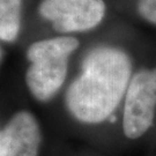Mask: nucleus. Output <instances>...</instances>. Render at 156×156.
I'll return each instance as SVG.
<instances>
[{
    "label": "nucleus",
    "instance_id": "6",
    "mask_svg": "<svg viewBox=\"0 0 156 156\" xmlns=\"http://www.w3.org/2000/svg\"><path fill=\"white\" fill-rule=\"evenodd\" d=\"M22 6L23 0H0V41H16L22 24Z\"/></svg>",
    "mask_w": 156,
    "mask_h": 156
},
{
    "label": "nucleus",
    "instance_id": "8",
    "mask_svg": "<svg viewBox=\"0 0 156 156\" xmlns=\"http://www.w3.org/2000/svg\"><path fill=\"white\" fill-rule=\"evenodd\" d=\"M0 58H1V50H0Z\"/></svg>",
    "mask_w": 156,
    "mask_h": 156
},
{
    "label": "nucleus",
    "instance_id": "2",
    "mask_svg": "<svg viewBox=\"0 0 156 156\" xmlns=\"http://www.w3.org/2000/svg\"><path fill=\"white\" fill-rule=\"evenodd\" d=\"M80 45L76 36L64 35L38 39L29 45L24 80L35 100L49 102L60 91L68 76L69 60Z\"/></svg>",
    "mask_w": 156,
    "mask_h": 156
},
{
    "label": "nucleus",
    "instance_id": "1",
    "mask_svg": "<svg viewBox=\"0 0 156 156\" xmlns=\"http://www.w3.org/2000/svg\"><path fill=\"white\" fill-rule=\"evenodd\" d=\"M132 38L106 41L87 49L78 74L65 93L67 111L75 120L97 125L113 117L124 103L129 81L142 59Z\"/></svg>",
    "mask_w": 156,
    "mask_h": 156
},
{
    "label": "nucleus",
    "instance_id": "7",
    "mask_svg": "<svg viewBox=\"0 0 156 156\" xmlns=\"http://www.w3.org/2000/svg\"><path fill=\"white\" fill-rule=\"evenodd\" d=\"M126 12L141 24L156 29V0H126Z\"/></svg>",
    "mask_w": 156,
    "mask_h": 156
},
{
    "label": "nucleus",
    "instance_id": "5",
    "mask_svg": "<svg viewBox=\"0 0 156 156\" xmlns=\"http://www.w3.org/2000/svg\"><path fill=\"white\" fill-rule=\"evenodd\" d=\"M42 131L31 112L21 110L0 129V156H37Z\"/></svg>",
    "mask_w": 156,
    "mask_h": 156
},
{
    "label": "nucleus",
    "instance_id": "3",
    "mask_svg": "<svg viewBox=\"0 0 156 156\" xmlns=\"http://www.w3.org/2000/svg\"><path fill=\"white\" fill-rule=\"evenodd\" d=\"M156 117V57H142L129 81L123 103L122 126L129 140L144 136Z\"/></svg>",
    "mask_w": 156,
    "mask_h": 156
},
{
    "label": "nucleus",
    "instance_id": "4",
    "mask_svg": "<svg viewBox=\"0 0 156 156\" xmlns=\"http://www.w3.org/2000/svg\"><path fill=\"white\" fill-rule=\"evenodd\" d=\"M41 17L58 35L74 36L98 28L105 20V0H41Z\"/></svg>",
    "mask_w": 156,
    "mask_h": 156
}]
</instances>
